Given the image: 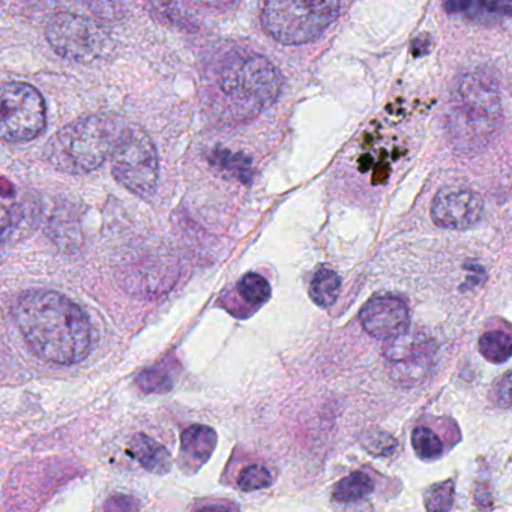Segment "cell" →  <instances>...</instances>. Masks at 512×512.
Masks as SVG:
<instances>
[{
  "mask_svg": "<svg viewBox=\"0 0 512 512\" xmlns=\"http://www.w3.org/2000/svg\"><path fill=\"white\" fill-rule=\"evenodd\" d=\"M482 5L488 13L512 16V0H482Z\"/></svg>",
  "mask_w": 512,
  "mask_h": 512,
  "instance_id": "27",
  "label": "cell"
},
{
  "mask_svg": "<svg viewBox=\"0 0 512 512\" xmlns=\"http://www.w3.org/2000/svg\"><path fill=\"white\" fill-rule=\"evenodd\" d=\"M481 8H484L482 0H445L446 13L454 14V16L476 14Z\"/></svg>",
  "mask_w": 512,
  "mask_h": 512,
  "instance_id": "26",
  "label": "cell"
},
{
  "mask_svg": "<svg viewBox=\"0 0 512 512\" xmlns=\"http://www.w3.org/2000/svg\"><path fill=\"white\" fill-rule=\"evenodd\" d=\"M14 319L38 358L59 365L85 361L91 352V325L79 305L53 290L25 293Z\"/></svg>",
  "mask_w": 512,
  "mask_h": 512,
  "instance_id": "1",
  "label": "cell"
},
{
  "mask_svg": "<svg viewBox=\"0 0 512 512\" xmlns=\"http://www.w3.org/2000/svg\"><path fill=\"white\" fill-rule=\"evenodd\" d=\"M200 7L211 8V10H226L232 7L236 0H191Z\"/></svg>",
  "mask_w": 512,
  "mask_h": 512,
  "instance_id": "28",
  "label": "cell"
},
{
  "mask_svg": "<svg viewBox=\"0 0 512 512\" xmlns=\"http://www.w3.org/2000/svg\"><path fill=\"white\" fill-rule=\"evenodd\" d=\"M338 14L340 0H260L263 29L283 46L317 40Z\"/></svg>",
  "mask_w": 512,
  "mask_h": 512,
  "instance_id": "5",
  "label": "cell"
},
{
  "mask_svg": "<svg viewBox=\"0 0 512 512\" xmlns=\"http://www.w3.org/2000/svg\"><path fill=\"white\" fill-rule=\"evenodd\" d=\"M362 326L374 338L389 340L409 329V311L401 299L379 296L370 299L361 310Z\"/></svg>",
  "mask_w": 512,
  "mask_h": 512,
  "instance_id": "10",
  "label": "cell"
},
{
  "mask_svg": "<svg viewBox=\"0 0 512 512\" xmlns=\"http://www.w3.org/2000/svg\"><path fill=\"white\" fill-rule=\"evenodd\" d=\"M152 5L160 16L166 17L167 22L172 25L190 32L196 29L197 23L194 22V17L190 16L179 0H152Z\"/></svg>",
  "mask_w": 512,
  "mask_h": 512,
  "instance_id": "20",
  "label": "cell"
},
{
  "mask_svg": "<svg viewBox=\"0 0 512 512\" xmlns=\"http://www.w3.org/2000/svg\"><path fill=\"white\" fill-rule=\"evenodd\" d=\"M433 350V341L428 340L424 335H412L404 332L397 337L389 338L383 352L389 361L401 362L419 358V356L431 355Z\"/></svg>",
  "mask_w": 512,
  "mask_h": 512,
  "instance_id": "14",
  "label": "cell"
},
{
  "mask_svg": "<svg viewBox=\"0 0 512 512\" xmlns=\"http://www.w3.org/2000/svg\"><path fill=\"white\" fill-rule=\"evenodd\" d=\"M491 400L497 407L508 409L512 407V371L506 373L499 382L494 385L491 391Z\"/></svg>",
  "mask_w": 512,
  "mask_h": 512,
  "instance_id": "25",
  "label": "cell"
},
{
  "mask_svg": "<svg viewBox=\"0 0 512 512\" xmlns=\"http://www.w3.org/2000/svg\"><path fill=\"white\" fill-rule=\"evenodd\" d=\"M341 290V278L332 269H320L310 284V296L314 304L322 308L331 307L338 299Z\"/></svg>",
  "mask_w": 512,
  "mask_h": 512,
  "instance_id": "15",
  "label": "cell"
},
{
  "mask_svg": "<svg viewBox=\"0 0 512 512\" xmlns=\"http://www.w3.org/2000/svg\"><path fill=\"white\" fill-rule=\"evenodd\" d=\"M209 164L227 178L242 184H250L253 178V161L242 152H233L226 148H215L209 152Z\"/></svg>",
  "mask_w": 512,
  "mask_h": 512,
  "instance_id": "13",
  "label": "cell"
},
{
  "mask_svg": "<svg viewBox=\"0 0 512 512\" xmlns=\"http://www.w3.org/2000/svg\"><path fill=\"white\" fill-rule=\"evenodd\" d=\"M452 503H454V488L449 484L434 488L430 496L427 497L428 511H448L451 509Z\"/></svg>",
  "mask_w": 512,
  "mask_h": 512,
  "instance_id": "24",
  "label": "cell"
},
{
  "mask_svg": "<svg viewBox=\"0 0 512 512\" xmlns=\"http://www.w3.org/2000/svg\"><path fill=\"white\" fill-rule=\"evenodd\" d=\"M503 107L499 88L484 73L461 76L452 88L446 109V134L460 155L484 151L499 133Z\"/></svg>",
  "mask_w": 512,
  "mask_h": 512,
  "instance_id": "3",
  "label": "cell"
},
{
  "mask_svg": "<svg viewBox=\"0 0 512 512\" xmlns=\"http://www.w3.org/2000/svg\"><path fill=\"white\" fill-rule=\"evenodd\" d=\"M137 386L148 394H164L172 389L173 382L166 371L160 368H151V370L142 371L136 379Z\"/></svg>",
  "mask_w": 512,
  "mask_h": 512,
  "instance_id": "21",
  "label": "cell"
},
{
  "mask_svg": "<svg viewBox=\"0 0 512 512\" xmlns=\"http://www.w3.org/2000/svg\"><path fill=\"white\" fill-rule=\"evenodd\" d=\"M83 4L104 20H118L124 14L121 0H82Z\"/></svg>",
  "mask_w": 512,
  "mask_h": 512,
  "instance_id": "23",
  "label": "cell"
},
{
  "mask_svg": "<svg viewBox=\"0 0 512 512\" xmlns=\"http://www.w3.org/2000/svg\"><path fill=\"white\" fill-rule=\"evenodd\" d=\"M181 448L185 461L199 469L208 463L217 448V433L208 425H191L181 434Z\"/></svg>",
  "mask_w": 512,
  "mask_h": 512,
  "instance_id": "11",
  "label": "cell"
},
{
  "mask_svg": "<svg viewBox=\"0 0 512 512\" xmlns=\"http://www.w3.org/2000/svg\"><path fill=\"white\" fill-rule=\"evenodd\" d=\"M280 92V73L265 56L233 52L218 64L209 82L208 98L221 118L248 122L269 109Z\"/></svg>",
  "mask_w": 512,
  "mask_h": 512,
  "instance_id": "2",
  "label": "cell"
},
{
  "mask_svg": "<svg viewBox=\"0 0 512 512\" xmlns=\"http://www.w3.org/2000/svg\"><path fill=\"white\" fill-rule=\"evenodd\" d=\"M272 475L266 467L253 464L245 467L239 475L238 485L244 491H257L268 488L272 484Z\"/></svg>",
  "mask_w": 512,
  "mask_h": 512,
  "instance_id": "22",
  "label": "cell"
},
{
  "mask_svg": "<svg viewBox=\"0 0 512 512\" xmlns=\"http://www.w3.org/2000/svg\"><path fill=\"white\" fill-rule=\"evenodd\" d=\"M46 121V103L34 86L22 82L2 86L0 134L4 142H31L43 133Z\"/></svg>",
  "mask_w": 512,
  "mask_h": 512,
  "instance_id": "8",
  "label": "cell"
},
{
  "mask_svg": "<svg viewBox=\"0 0 512 512\" xmlns=\"http://www.w3.org/2000/svg\"><path fill=\"white\" fill-rule=\"evenodd\" d=\"M107 509H137L139 506L134 503V499H130V497H113L107 502Z\"/></svg>",
  "mask_w": 512,
  "mask_h": 512,
  "instance_id": "29",
  "label": "cell"
},
{
  "mask_svg": "<svg viewBox=\"0 0 512 512\" xmlns=\"http://www.w3.org/2000/svg\"><path fill=\"white\" fill-rule=\"evenodd\" d=\"M412 446L421 460H436L442 455L443 443L436 433L427 427H418L412 433Z\"/></svg>",
  "mask_w": 512,
  "mask_h": 512,
  "instance_id": "19",
  "label": "cell"
},
{
  "mask_svg": "<svg viewBox=\"0 0 512 512\" xmlns=\"http://www.w3.org/2000/svg\"><path fill=\"white\" fill-rule=\"evenodd\" d=\"M130 452L142 467L155 475H166L172 467L169 451L146 434H136L131 439Z\"/></svg>",
  "mask_w": 512,
  "mask_h": 512,
  "instance_id": "12",
  "label": "cell"
},
{
  "mask_svg": "<svg viewBox=\"0 0 512 512\" xmlns=\"http://www.w3.org/2000/svg\"><path fill=\"white\" fill-rule=\"evenodd\" d=\"M112 172L116 181L136 196H154L160 179L157 148L143 131H125L119 136L112 154Z\"/></svg>",
  "mask_w": 512,
  "mask_h": 512,
  "instance_id": "7",
  "label": "cell"
},
{
  "mask_svg": "<svg viewBox=\"0 0 512 512\" xmlns=\"http://www.w3.org/2000/svg\"><path fill=\"white\" fill-rule=\"evenodd\" d=\"M119 137L115 125L103 116H86L65 125L47 145L50 164L61 172L85 175L112 157Z\"/></svg>",
  "mask_w": 512,
  "mask_h": 512,
  "instance_id": "4",
  "label": "cell"
},
{
  "mask_svg": "<svg viewBox=\"0 0 512 512\" xmlns=\"http://www.w3.org/2000/svg\"><path fill=\"white\" fill-rule=\"evenodd\" d=\"M479 352L491 364H503L512 356V335L503 331L485 332L479 338Z\"/></svg>",
  "mask_w": 512,
  "mask_h": 512,
  "instance_id": "17",
  "label": "cell"
},
{
  "mask_svg": "<svg viewBox=\"0 0 512 512\" xmlns=\"http://www.w3.org/2000/svg\"><path fill=\"white\" fill-rule=\"evenodd\" d=\"M484 214V202L467 188H443L431 203V220L449 230L475 226Z\"/></svg>",
  "mask_w": 512,
  "mask_h": 512,
  "instance_id": "9",
  "label": "cell"
},
{
  "mask_svg": "<svg viewBox=\"0 0 512 512\" xmlns=\"http://www.w3.org/2000/svg\"><path fill=\"white\" fill-rule=\"evenodd\" d=\"M238 292L245 302L254 305V307L265 304L272 295L268 280L262 275L256 274V272H250V274L242 277L238 284Z\"/></svg>",
  "mask_w": 512,
  "mask_h": 512,
  "instance_id": "18",
  "label": "cell"
},
{
  "mask_svg": "<svg viewBox=\"0 0 512 512\" xmlns=\"http://www.w3.org/2000/svg\"><path fill=\"white\" fill-rule=\"evenodd\" d=\"M373 479L364 472H355L341 479L334 488V500L340 503L359 502L370 496L373 491Z\"/></svg>",
  "mask_w": 512,
  "mask_h": 512,
  "instance_id": "16",
  "label": "cell"
},
{
  "mask_svg": "<svg viewBox=\"0 0 512 512\" xmlns=\"http://www.w3.org/2000/svg\"><path fill=\"white\" fill-rule=\"evenodd\" d=\"M46 37L56 55L76 64H97L115 50L106 29L79 14H56L47 25Z\"/></svg>",
  "mask_w": 512,
  "mask_h": 512,
  "instance_id": "6",
  "label": "cell"
}]
</instances>
